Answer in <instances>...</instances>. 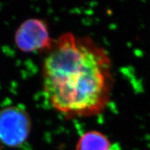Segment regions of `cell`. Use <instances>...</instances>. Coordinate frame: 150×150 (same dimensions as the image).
<instances>
[{
    "mask_svg": "<svg viewBox=\"0 0 150 150\" xmlns=\"http://www.w3.org/2000/svg\"><path fill=\"white\" fill-rule=\"evenodd\" d=\"M112 68L106 50L89 36L63 33L47 51L43 88L52 106L67 118L97 115L109 103Z\"/></svg>",
    "mask_w": 150,
    "mask_h": 150,
    "instance_id": "1",
    "label": "cell"
},
{
    "mask_svg": "<svg viewBox=\"0 0 150 150\" xmlns=\"http://www.w3.org/2000/svg\"><path fill=\"white\" fill-rule=\"evenodd\" d=\"M31 129V120L25 110L8 106L0 110V142L9 147H18L25 142Z\"/></svg>",
    "mask_w": 150,
    "mask_h": 150,
    "instance_id": "2",
    "label": "cell"
},
{
    "mask_svg": "<svg viewBox=\"0 0 150 150\" xmlns=\"http://www.w3.org/2000/svg\"><path fill=\"white\" fill-rule=\"evenodd\" d=\"M15 42L19 50L30 53L38 51H47L53 44L47 24L37 18L24 21L17 30Z\"/></svg>",
    "mask_w": 150,
    "mask_h": 150,
    "instance_id": "3",
    "label": "cell"
},
{
    "mask_svg": "<svg viewBox=\"0 0 150 150\" xmlns=\"http://www.w3.org/2000/svg\"><path fill=\"white\" fill-rule=\"evenodd\" d=\"M76 150H119L106 135L96 130L84 133L79 138Z\"/></svg>",
    "mask_w": 150,
    "mask_h": 150,
    "instance_id": "4",
    "label": "cell"
}]
</instances>
